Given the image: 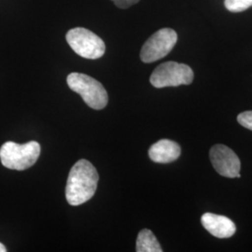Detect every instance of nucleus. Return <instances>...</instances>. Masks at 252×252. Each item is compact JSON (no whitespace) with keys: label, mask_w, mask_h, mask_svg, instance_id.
Segmentation results:
<instances>
[{"label":"nucleus","mask_w":252,"mask_h":252,"mask_svg":"<svg viewBox=\"0 0 252 252\" xmlns=\"http://www.w3.org/2000/svg\"><path fill=\"white\" fill-rule=\"evenodd\" d=\"M99 180L95 167L87 160H80L69 172L65 187L66 201L71 206H80L89 201L97 188Z\"/></svg>","instance_id":"nucleus-1"},{"label":"nucleus","mask_w":252,"mask_h":252,"mask_svg":"<svg viewBox=\"0 0 252 252\" xmlns=\"http://www.w3.org/2000/svg\"><path fill=\"white\" fill-rule=\"evenodd\" d=\"M39 154L40 145L36 141L23 145L9 141L0 149V160L5 167L23 171L36 162Z\"/></svg>","instance_id":"nucleus-2"},{"label":"nucleus","mask_w":252,"mask_h":252,"mask_svg":"<svg viewBox=\"0 0 252 252\" xmlns=\"http://www.w3.org/2000/svg\"><path fill=\"white\" fill-rule=\"evenodd\" d=\"M66 82L68 87L79 94L90 108L102 109L107 106L108 93L99 81L88 75L74 72L67 76Z\"/></svg>","instance_id":"nucleus-3"},{"label":"nucleus","mask_w":252,"mask_h":252,"mask_svg":"<svg viewBox=\"0 0 252 252\" xmlns=\"http://www.w3.org/2000/svg\"><path fill=\"white\" fill-rule=\"evenodd\" d=\"M65 38L73 51L83 58L95 60L105 54L106 45L103 39L86 28L70 29Z\"/></svg>","instance_id":"nucleus-4"},{"label":"nucleus","mask_w":252,"mask_h":252,"mask_svg":"<svg viewBox=\"0 0 252 252\" xmlns=\"http://www.w3.org/2000/svg\"><path fill=\"white\" fill-rule=\"evenodd\" d=\"M193 71L189 65L170 61L158 65L150 81L155 88L176 87L189 85L193 81Z\"/></svg>","instance_id":"nucleus-5"},{"label":"nucleus","mask_w":252,"mask_h":252,"mask_svg":"<svg viewBox=\"0 0 252 252\" xmlns=\"http://www.w3.org/2000/svg\"><path fill=\"white\" fill-rule=\"evenodd\" d=\"M178 41V35L171 28H162L154 33L140 52V59L144 63H153L165 57Z\"/></svg>","instance_id":"nucleus-6"},{"label":"nucleus","mask_w":252,"mask_h":252,"mask_svg":"<svg viewBox=\"0 0 252 252\" xmlns=\"http://www.w3.org/2000/svg\"><path fill=\"white\" fill-rule=\"evenodd\" d=\"M210 161L214 169L220 176L226 178H241L239 174L241 163L233 150L225 145L218 144L213 146L209 152Z\"/></svg>","instance_id":"nucleus-7"},{"label":"nucleus","mask_w":252,"mask_h":252,"mask_svg":"<svg viewBox=\"0 0 252 252\" xmlns=\"http://www.w3.org/2000/svg\"><path fill=\"white\" fill-rule=\"evenodd\" d=\"M201 223L209 234L217 238H230L236 231L233 220L225 216H220L213 213H205L201 218Z\"/></svg>","instance_id":"nucleus-8"},{"label":"nucleus","mask_w":252,"mask_h":252,"mask_svg":"<svg viewBox=\"0 0 252 252\" xmlns=\"http://www.w3.org/2000/svg\"><path fill=\"white\" fill-rule=\"evenodd\" d=\"M181 153L180 145L169 139H162L150 148L149 156L153 162L169 163L179 159Z\"/></svg>","instance_id":"nucleus-9"},{"label":"nucleus","mask_w":252,"mask_h":252,"mask_svg":"<svg viewBox=\"0 0 252 252\" xmlns=\"http://www.w3.org/2000/svg\"><path fill=\"white\" fill-rule=\"evenodd\" d=\"M135 251L137 252H162V249L153 232L149 229H143L137 235Z\"/></svg>","instance_id":"nucleus-10"},{"label":"nucleus","mask_w":252,"mask_h":252,"mask_svg":"<svg viewBox=\"0 0 252 252\" xmlns=\"http://www.w3.org/2000/svg\"><path fill=\"white\" fill-rule=\"evenodd\" d=\"M224 6L232 12H242L252 7V0H225Z\"/></svg>","instance_id":"nucleus-11"},{"label":"nucleus","mask_w":252,"mask_h":252,"mask_svg":"<svg viewBox=\"0 0 252 252\" xmlns=\"http://www.w3.org/2000/svg\"><path fill=\"white\" fill-rule=\"evenodd\" d=\"M237 122L246 129L252 131V110L240 113L237 116Z\"/></svg>","instance_id":"nucleus-12"},{"label":"nucleus","mask_w":252,"mask_h":252,"mask_svg":"<svg viewBox=\"0 0 252 252\" xmlns=\"http://www.w3.org/2000/svg\"><path fill=\"white\" fill-rule=\"evenodd\" d=\"M111 1L120 9H128L131 6L139 2V0H111Z\"/></svg>","instance_id":"nucleus-13"},{"label":"nucleus","mask_w":252,"mask_h":252,"mask_svg":"<svg viewBox=\"0 0 252 252\" xmlns=\"http://www.w3.org/2000/svg\"><path fill=\"white\" fill-rule=\"evenodd\" d=\"M7 252V250H6V248H5V246L3 245V244L0 243V252Z\"/></svg>","instance_id":"nucleus-14"}]
</instances>
